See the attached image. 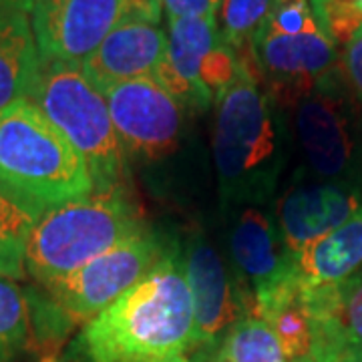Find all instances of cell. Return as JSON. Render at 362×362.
I'll return each mask as SVG.
<instances>
[{
  "instance_id": "8992f818",
  "label": "cell",
  "mask_w": 362,
  "mask_h": 362,
  "mask_svg": "<svg viewBox=\"0 0 362 362\" xmlns=\"http://www.w3.org/2000/svg\"><path fill=\"white\" fill-rule=\"evenodd\" d=\"M51 119L89 168L95 192L123 187L125 151L103 93L93 87L81 65L40 61V71L28 97Z\"/></svg>"
},
{
  "instance_id": "83f0119b",
  "label": "cell",
  "mask_w": 362,
  "mask_h": 362,
  "mask_svg": "<svg viewBox=\"0 0 362 362\" xmlns=\"http://www.w3.org/2000/svg\"><path fill=\"white\" fill-rule=\"evenodd\" d=\"M171 362H192L189 358H185V356H177L175 361H171Z\"/></svg>"
},
{
  "instance_id": "d6986e66",
  "label": "cell",
  "mask_w": 362,
  "mask_h": 362,
  "mask_svg": "<svg viewBox=\"0 0 362 362\" xmlns=\"http://www.w3.org/2000/svg\"><path fill=\"white\" fill-rule=\"evenodd\" d=\"M218 362H292L268 320L244 314L228 328Z\"/></svg>"
},
{
  "instance_id": "8fae6325",
  "label": "cell",
  "mask_w": 362,
  "mask_h": 362,
  "mask_svg": "<svg viewBox=\"0 0 362 362\" xmlns=\"http://www.w3.org/2000/svg\"><path fill=\"white\" fill-rule=\"evenodd\" d=\"M361 206V183L296 181L278 202L276 223L288 252L296 256L350 220Z\"/></svg>"
},
{
  "instance_id": "603a6c76",
  "label": "cell",
  "mask_w": 362,
  "mask_h": 362,
  "mask_svg": "<svg viewBox=\"0 0 362 362\" xmlns=\"http://www.w3.org/2000/svg\"><path fill=\"white\" fill-rule=\"evenodd\" d=\"M310 8L324 35L337 47H349L362 37V0H310Z\"/></svg>"
},
{
  "instance_id": "7402d4cb",
  "label": "cell",
  "mask_w": 362,
  "mask_h": 362,
  "mask_svg": "<svg viewBox=\"0 0 362 362\" xmlns=\"http://www.w3.org/2000/svg\"><path fill=\"white\" fill-rule=\"evenodd\" d=\"M272 4L274 0H221L218 13L221 40L235 52L247 49L252 37L268 18Z\"/></svg>"
},
{
  "instance_id": "cb8c5ba5",
  "label": "cell",
  "mask_w": 362,
  "mask_h": 362,
  "mask_svg": "<svg viewBox=\"0 0 362 362\" xmlns=\"http://www.w3.org/2000/svg\"><path fill=\"white\" fill-rule=\"evenodd\" d=\"M340 71L352 97L362 105V37L352 40L340 54Z\"/></svg>"
},
{
  "instance_id": "6da1fadb",
  "label": "cell",
  "mask_w": 362,
  "mask_h": 362,
  "mask_svg": "<svg viewBox=\"0 0 362 362\" xmlns=\"http://www.w3.org/2000/svg\"><path fill=\"white\" fill-rule=\"evenodd\" d=\"M194 344V302L180 250L161 259L83 326L75 350L83 362H171Z\"/></svg>"
},
{
  "instance_id": "5bb4252c",
  "label": "cell",
  "mask_w": 362,
  "mask_h": 362,
  "mask_svg": "<svg viewBox=\"0 0 362 362\" xmlns=\"http://www.w3.org/2000/svg\"><path fill=\"white\" fill-rule=\"evenodd\" d=\"M216 18H169L168 52L153 77L181 105L204 111L214 103L202 85V66L220 45Z\"/></svg>"
},
{
  "instance_id": "9c48e42d",
  "label": "cell",
  "mask_w": 362,
  "mask_h": 362,
  "mask_svg": "<svg viewBox=\"0 0 362 362\" xmlns=\"http://www.w3.org/2000/svg\"><path fill=\"white\" fill-rule=\"evenodd\" d=\"M103 97L125 156L156 161L177 149L183 107L153 75L119 83Z\"/></svg>"
},
{
  "instance_id": "4316f807",
  "label": "cell",
  "mask_w": 362,
  "mask_h": 362,
  "mask_svg": "<svg viewBox=\"0 0 362 362\" xmlns=\"http://www.w3.org/2000/svg\"><path fill=\"white\" fill-rule=\"evenodd\" d=\"M294 362H338L337 358H332V356H328V354H322V352H308L306 356H302V358H298Z\"/></svg>"
},
{
  "instance_id": "9a60e30c",
  "label": "cell",
  "mask_w": 362,
  "mask_h": 362,
  "mask_svg": "<svg viewBox=\"0 0 362 362\" xmlns=\"http://www.w3.org/2000/svg\"><path fill=\"white\" fill-rule=\"evenodd\" d=\"M314 340L310 352L362 362V270L337 284L304 290Z\"/></svg>"
},
{
  "instance_id": "52a82bcc",
  "label": "cell",
  "mask_w": 362,
  "mask_h": 362,
  "mask_svg": "<svg viewBox=\"0 0 362 362\" xmlns=\"http://www.w3.org/2000/svg\"><path fill=\"white\" fill-rule=\"evenodd\" d=\"M338 69L294 107V131L312 180L361 183L362 115Z\"/></svg>"
},
{
  "instance_id": "7c38bea8",
  "label": "cell",
  "mask_w": 362,
  "mask_h": 362,
  "mask_svg": "<svg viewBox=\"0 0 362 362\" xmlns=\"http://www.w3.org/2000/svg\"><path fill=\"white\" fill-rule=\"evenodd\" d=\"M168 52V33L161 23L125 18L83 61V73L97 90L105 93L119 83L151 77Z\"/></svg>"
},
{
  "instance_id": "277c9868",
  "label": "cell",
  "mask_w": 362,
  "mask_h": 362,
  "mask_svg": "<svg viewBox=\"0 0 362 362\" xmlns=\"http://www.w3.org/2000/svg\"><path fill=\"white\" fill-rule=\"evenodd\" d=\"M145 230L125 187L93 192L51 207L35 221L26 244V272L45 288Z\"/></svg>"
},
{
  "instance_id": "2e32d148",
  "label": "cell",
  "mask_w": 362,
  "mask_h": 362,
  "mask_svg": "<svg viewBox=\"0 0 362 362\" xmlns=\"http://www.w3.org/2000/svg\"><path fill=\"white\" fill-rule=\"evenodd\" d=\"M230 250L242 286H250L252 302L292 276L294 256L288 252L278 223L256 206L240 214L232 230Z\"/></svg>"
},
{
  "instance_id": "d4e9b609",
  "label": "cell",
  "mask_w": 362,
  "mask_h": 362,
  "mask_svg": "<svg viewBox=\"0 0 362 362\" xmlns=\"http://www.w3.org/2000/svg\"><path fill=\"white\" fill-rule=\"evenodd\" d=\"M168 18H216L221 0H161Z\"/></svg>"
},
{
  "instance_id": "e0dca14e",
  "label": "cell",
  "mask_w": 362,
  "mask_h": 362,
  "mask_svg": "<svg viewBox=\"0 0 362 362\" xmlns=\"http://www.w3.org/2000/svg\"><path fill=\"white\" fill-rule=\"evenodd\" d=\"M362 266V206L337 230L294 256L292 278L302 290L337 284Z\"/></svg>"
},
{
  "instance_id": "44dd1931",
  "label": "cell",
  "mask_w": 362,
  "mask_h": 362,
  "mask_svg": "<svg viewBox=\"0 0 362 362\" xmlns=\"http://www.w3.org/2000/svg\"><path fill=\"white\" fill-rule=\"evenodd\" d=\"M30 340L28 296L13 280L0 278V362H14Z\"/></svg>"
},
{
  "instance_id": "ffe728a7",
  "label": "cell",
  "mask_w": 362,
  "mask_h": 362,
  "mask_svg": "<svg viewBox=\"0 0 362 362\" xmlns=\"http://www.w3.org/2000/svg\"><path fill=\"white\" fill-rule=\"evenodd\" d=\"M35 218L0 195V278L23 280L26 276V244Z\"/></svg>"
},
{
  "instance_id": "7a4b0ae2",
  "label": "cell",
  "mask_w": 362,
  "mask_h": 362,
  "mask_svg": "<svg viewBox=\"0 0 362 362\" xmlns=\"http://www.w3.org/2000/svg\"><path fill=\"white\" fill-rule=\"evenodd\" d=\"M216 101L214 159L223 202L256 206L270 199L284 168V121L252 63Z\"/></svg>"
},
{
  "instance_id": "ba28073f",
  "label": "cell",
  "mask_w": 362,
  "mask_h": 362,
  "mask_svg": "<svg viewBox=\"0 0 362 362\" xmlns=\"http://www.w3.org/2000/svg\"><path fill=\"white\" fill-rule=\"evenodd\" d=\"M165 252L149 228L90 259L78 270L45 286L47 298L66 328L90 322L156 266Z\"/></svg>"
},
{
  "instance_id": "ac0fdd59",
  "label": "cell",
  "mask_w": 362,
  "mask_h": 362,
  "mask_svg": "<svg viewBox=\"0 0 362 362\" xmlns=\"http://www.w3.org/2000/svg\"><path fill=\"white\" fill-rule=\"evenodd\" d=\"M39 71V47L28 16L0 11V111L30 97Z\"/></svg>"
},
{
  "instance_id": "3957f363",
  "label": "cell",
  "mask_w": 362,
  "mask_h": 362,
  "mask_svg": "<svg viewBox=\"0 0 362 362\" xmlns=\"http://www.w3.org/2000/svg\"><path fill=\"white\" fill-rule=\"evenodd\" d=\"M93 192L83 157L39 105L21 99L0 111V195L39 220Z\"/></svg>"
},
{
  "instance_id": "5b68a950",
  "label": "cell",
  "mask_w": 362,
  "mask_h": 362,
  "mask_svg": "<svg viewBox=\"0 0 362 362\" xmlns=\"http://www.w3.org/2000/svg\"><path fill=\"white\" fill-rule=\"evenodd\" d=\"M247 51L278 109H292L340 69L338 47L316 23L310 0H274Z\"/></svg>"
},
{
  "instance_id": "4fadbf2b",
  "label": "cell",
  "mask_w": 362,
  "mask_h": 362,
  "mask_svg": "<svg viewBox=\"0 0 362 362\" xmlns=\"http://www.w3.org/2000/svg\"><path fill=\"white\" fill-rule=\"evenodd\" d=\"M185 280L194 302V344L207 346L228 332L244 316V300L233 292L232 280L220 254L206 240L197 238L183 254Z\"/></svg>"
},
{
  "instance_id": "484cf974",
  "label": "cell",
  "mask_w": 362,
  "mask_h": 362,
  "mask_svg": "<svg viewBox=\"0 0 362 362\" xmlns=\"http://www.w3.org/2000/svg\"><path fill=\"white\" fill-rule=\"evenodd\" d=\"M37 0H0V11H13V13H33Z\"/></svg>"
},
{
  "instance_id": "30bf717a",
  "label": "cell",
  "mask_w": 362,
  "mask_h": 362,
  "mask_svg": "<svg viewBox=\"0 0 362 362\" xmlns=\"http://www.w3.org/2000/svg\"><path fill=\"white\" fill-rule=\"evenodd\" d=\"M131 0H37L30 25L40 61L83 65L129 16Z\"/></svg>"
}]
</instances>
